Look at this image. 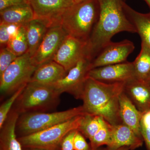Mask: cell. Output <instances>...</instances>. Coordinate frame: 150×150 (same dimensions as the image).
Returning <instances> with one entry per match:
<instances>
[{"mask_svg":"<svg viewBox=\"0 0 150 150\" xmlns=\"http://www.w3.org/2000/svg\"><path fill=\"white\" fill-rule=\"evenodd\" d=\"M98 1L99 17L88 42V51L93 59L111 42V38L115 34L124 31L137 33L124 11L125 0H98Z\"/></svg>","mask_w":150,"mask_h":150,"instance_id":"obj_1","label":"cell"},{"mask_svg":"<svg viewBox=\"0 0 150 150\" xmlns=\"http://www.w3.org/2000/svg\"><path fill=\"white\" fill-rule=\"evenodd\" d=\"M125 83H107L87 76L81 99L86 112L101 116L112 126L123 123L119 112V97Z\"/></svg>","mask_w":150,"mask_h":150,"instance_id":"obj_2","label":"cell"},{"mask_svg":"<svg viewBox=\"0 0 150 150\" xmlns=\"http://www.w3.org/2000/svg\"><path fill=\"white\" fill-rule=\"evenodd\" d=\"M99 13L98 0H86L68 8L62 15L59 24L67 35L88 42Z\"/></svg>","mask_w":150,"mask_h":150,"instance_id":"obj_3","label":"cell"},{"mask_svg":"<svg viewBox=\"0 0 150 150\" xmlns=\"http://www.w3.org/2000/svg\"><path fill=\"white\" fill-rule=\"evenodd\" d=\"M60 95L53 86L30 82L17 99L13 108L20 115L46 112L59 104Z\"/></svg>","mask_w":150,"mask_h":150,"instance_id":"obj_4","label":"cell"},{"mask_svg":"<svg viewBox=\"0 0 150 150\" xmlns=\"http://www.w3.org/2000/svg\"><path fill=\"white\" fill-rule=\"evenodd\" d=\"M86 113H87L83 105L59 112L24 113L19 117L16 124V133L19 135V137L27 136Z\"/></svg>","mask_w":150,"mask_h":150,"instance_id":"obj_5","label":"cell"},{"mask_svg":"<svg viewBox=\"0 0 150 150\" xmlns=\"http://www.w3.org/2000/svg\"><path fill=\"white\" fill-rule=\"evenodd\" d=\"M83 115L34 134L18 137V139L23 148L25 149L59 150L65 136L70 131L78 129Z\"/></svg>","mask_w":150,"mask_h":150,"instance_id":"obj_6","label":"cell"},{"mask_svg":"<svg viewBox=\"0 0 150 150\" xmlns=\"http://www.w3.org/2000/svg\"><path fill=\"white\" fill-rule=\"evenodd\" d=\"M38 67L28 52L18 56L0 77L1 95H11L25 86Z\"/></svg>","mask_w":150,"mask_h":150,"instance_id":"obj_7","label":"cell"},{"mask_svg":"<svg viewBox=\"0 0 150 150\" xmlns=\"http://www.w3.org/2000/svg\"><path fill=\"white\" fill-rule=\"evenodd\" d=\"M89 52L87 53L64 77L53 85L59 93H67L76 99H81L84 85L93 60Z\"/></svg>","mask_w":150,"mask_h":150,"instance_id":"obj_8","label":"cell"},{"mask_svg":"<svg viewBox=\"0 0 150 150\" xmlns=\"http://www.w3.org/2000/svg\"><path fill=\"white\" fill-rule=\"evenodd\" d=\"M88 52V42L67 35L53 61L62 66L68 72Z\"/></svg>","mask_w":150,"mask_h":150,"instance_id":"obj_9","label":"cell"},{"mask_svg":"<svg viewBox=\"0 0 150 150\" xmlns=\"http://www.w3.org/2000/svg\"><path fill=\"white\" fill-rule=\"evenodd\" d=\"M134 48V43L130 40H124L118 42L111 41L93 59L91 70L98 67L126 62Z\"/></svg>","mask_w":150,"mask_h":150,"instance_id":"obj_10","label":"cell"},{"mask_svg":"<svg viewBox=\"0 0 150 150\" xmlns=\"http://www.w3.org/2000/svg\"><path fill=\"white\" fill-rule=\"evenodd\" d=\"M67 33L59 24L48 29L39 48L32 56L33 62L38 67L53 61Z\"/></svg>","mask_w":150,"mask_h":150,"instance_id":"obj_11","label":"cell"},{"mask_svg":"<svg viewBox=\"0 0 150 150\" xmlns=\"http://www.w3.org/2000/svg\"><path fill=\"white\" fill-rule=\"evenodd\" d=\"M87 76L107 83L126 82L135 79L134 64L126 62L94 68L89 71Z\"/></svg>","mask_w":150,"mask_h":150,"instance_id":"obj_12","label":"cell"},{"mask_svg":"<svg viewBox=\"0 0 150 150\" xmlns=\"http://www.w3.org/2000/svg\"><path fill=\"white\" fill-rule=\"evenodd\" d=\"M35 19L48 22L51 26L59 24L62 15L73 3L71 0H28Z\"/></svg>","mask_w":150,"mask_h":150,"instance_id":"obj_13","label":"cell"},{"mask_svg":"<svg viewBox=\"0 0 150 150\" xmlns=\"http://www.w3.org/2000/svg\"><path fill=\"white\" fill-rule=\"evenodd\" d=\"M124 93L142 113L150 109V83L134 79L125 83Z\"/></svg>","mask_w":150,"mask_h":150,"instance_id":"obj_14","label":"cell"},{"mask_svg":"<svg viewBox=\"0 0 150 150\" xmlns=\"http://www.w3.org/2000/svg\"><path fill=\"white\" fill-rule=\"evenodd\" d=\"M144 140L123 123L112 126L111 140L108 147L117 149L126 146L134 150L143 145Z\"/></svg>","mask_w":150,"mask_h":150,"instance_id":"obj_15","label":"cell"},{"mask_svg":"<svg viewBox=\"0 0 150 150\" xmlns=\"http://www.w3.org/2000/svg\"><path fill=\"white\" fill-rule=\"evenodd\" d=\"M19 115L14 108L11 110L0 129V150H23L16 133V124Z\"/></svg>","mask_w":150,"mask_h":150,"instance_id":"obj_16","label":"cell"},{"mask_svg":"<svg viewBox=\"0 0 150 150\" xmlns=\"http://www.w3.org/2000/svg\"><path fill=\"white\" fill-rule=\"evenodd\" d=\"M119 112L122 123L143 139L141 132V121L143 113L137 109L123 91L119 97Z\"/></svg>","mask_w":150,"mask_h":150,"instance_id":"obj_17","label":"cell"},{"mask_svg":"<svg viewBox=\"0 0 150 150\" xmlns=\"http://www.w3.org/2000/svg\"><path fill=\"white\" fill-rule=\"evenodd\" d=\"M67 73L62 66L52 61L38 66L33 73L30 82L53 85L64 77Z\"/></svg>","mask_w":150,"mask_h":150,"instance_id":"obj_18","label":"cell"},{"mask_svg":"<svg viewBox=\"0 0 150 150\" xmlns=\"http://www.w3.org/2000/svg\"><path fill=\"white\" fill-rule=\"evenodd\" d=\"M28 44V52L31 57L35 54L51 25L48 22L34 19L23 25Z\"/></svg>","mask_w":150,"mask_h":150,"instance_id":"obj_19","label":"cell"},{"mask_svg":"<svg viewBox=\"0 0 150 150\" xmlns=\"http://www.w3.org/2000/svg\"><path fill=\"white\" fill-rule=\"evenodd\" d=\"M1 22L8 25L21 26L35 19L29 2L11 7L0 11Z\"/></svg>","mask_w":150,"mask_h":150,"instance_id":"obj_20","label":"cell"},{"mask_svg":"<svg viewBox=\"0 0 150 150\" xmlns=\"http://www.w3.org/2000/svg\"><path fill=\"white\" fill-rule=\"evenodd\" d=\"M123 9L126 16L134 25L142 41L150 48V12L143 13L135 11L124 1Z\"/></svg>","mask_w":150,"mask_h":150,"instance_id":"obj_21","label":"cell"},{"mask_svg":"<svg viewBox=\"0 0 150 150\" xmlns=\"http://www.w3.org/2000/svg\"><path fill=\"white\" fill-rule=\"evenodd\" d=\"M134 64L135 79L148 81L150 79V48L143 41L139 54Z\"/></svg>","mask_w":150,"mask_h":150,"instance_id":"obj_22","label":"cell"},{"mask_svg":"<svg viewBox=\"0 0 150 150\" xmlns=\"http://www.w3.org/2000/svg\"><path fill=\"white\" fill-rule=\"evenodd\" d=\"M104 121L101 116L86 113L82 117L78 130L90 142L102 126Z\"/></svg>","mask_w":150,"mask_h":150,"instance_id":"obj_23","label":"cell"},{"mask_svg":"<svg viewBox=\"0 0 150 150\" xmlns=\"http://www.w3.org/2000/svg\"><path fill=\"white\" fill-rule=\"evenodd\" d=\"M7 47L17 56L27 53L28 44L23 25L18 26L16 29L11 33L10 39Z\"/></svg>","mask_w":150,"mask_h":150,"instance_id":"obj_24","label":"cell"},{"mask_svg":"<svg viewBox=\"0 0 150 150\" xmlns=\"http://www.w3.org/2000/svg\"><path fill=\"white\" fill-rule=\"evenodd\" d=\"M112 125L104 120L102 126L90 141V149L94 150L103 146H108L111 140Z\"/></svg>","mask_w":150,"mask_h":150,"instance_id":"obj_25","label":"cell"},{"mask_svg":"<svg viewBox=\"0 0 150 150\" xmlns=\"http://www.w3.org/2000/svg\"><path fill=\"white\" fill-rule=\"evenodd\" d=\"M25 87L19 89L11 95V97L1 105L0 106V129L2 128L6 120L9 113L11 111L12 106L15 103L17 99L23 91Z\"/></svg>","mask_w":150,"mask_h":150,"instance_id":"obj_26","label":"cell"},{"mask_svg":"<svg viewBox=\"0 0 150 150\" xmlns=\"http://www.w3.org/2000/svg\"><path fill=\"white\" fill-rule=\"evenodd\" d=\"M18 56L7 47L1 48L0 50V77L5 71Z\"/></svg>","mask_w":150,"mask_h":150,"instance_id":"obj_27","label":"cell"},{"mask_svg":"<svg viewBox=\"0 0 150 150\" xmlns=\"http://www.w3.org/2000/svg\"><path fill=\"white\" fill-rule=\"evenodd\" d=\"M141 132L148 150H150V109L143 113L141 121Z\"/></svg>","mask_w":150,"mask_h":150,"instance_id":"obj_28","label":"cell"},{"mask_svg":"<svg viewBox=\"0 0 150 150\" xmlns=\"http://www.w3.org/2000/svg\"><path fill=\"white\" fill-rule=\"evenodd\" d=\"M78 129L70 131L65 136L61 142V150H74V139Z\"/></svg>","mask_w":150,"mask_h":150,"instance_id":"obj_29","label":"cell"},{"mask_svg":"<svg viewBox=\"0 0 150 150\" xmlns=\"http://www.w3.org/2000/svg\"><path fill=\"white\" fill-rule=\"evenodd\" d=\"M9 25L1 22L0 23V46L1 48L7 47L11 37Z\"/></svg>","mask_w":150,"mask_h":150,"instance_id":"obj_30","label":"cell"},{"mask_svg":"<svg viewBox=\"0 0 150 150\" xmlns=\"http://www.w3.org/2000/svg\"><path fill=\"white\" fill-rule=\"evenodd\" d=\"M90 146L86 142L85 137L79 131L74 139V150H90Z\"/></svg>","mask_w":150,"mask_h":150,"instance_id":"obj_31","label":"cell"},{"mask_svg":"<svg viewBox=\"0 0 150 150\" xmlns=\"http://www.w3.org/2000/svg\"><path fill=\"white\" fill-rule=\"evenodd\" d=\"M28 2V0H0V11Z\"/></svg>","mask_w":150,"mask_h":150,"instance_id":"obj_32","label":"cell"},{"mask_svg":"<svg viewBox=\"0 0 150 150\" xmlns=\"http://www.w3.org/2000/svg\"><path fill=\"white\" fill-rule=\"evenodd\" d=\"M90 150H130V149L128 147L123 146L121 147L117 148V149H113L109 147H106V148L100 147L94 150L90 149Z\"/></svg>","mask_w":150,"mask_h":150,"instance_id":"obj_33","label":"cell"},{"mask_svg":"<svg viewBox=\"0 0 150 150\" xmlns=\"http://www.w3.org/2000/svg\"><path fill=\"white\" fill-rule=\"evenodd\" d=\"M85 1H86V0H71L73 4H78V3L81 2Z\"/></svg>","mask_w":150,"mask_h":150,"instance_id":"obj_34","label":"cell"},{"mask_svg":"<svg viewBox=\"0 0 150 150\" xmlns=\"http://www.w3.org/2000/svg\"><path fill=\"white\" fill-rule=\"evenodd\" d=\"M24 150H48L46 149H25Z\"/></svg>","mask_w":150,"mask_h":150,"instance_id":"obj_35","label":"cell"},{"mask_svg":"<svg viewBox=\"0 0 150 150\" xmlns=\"http://www.w3.org/2000/svg\"><path fill=\"white\" fill-rule=\"evenodd\" d=\"M146 3L149 6V8L150 10V0H144Z\"/></svg>","mask_w":150,"mask_h":150,"instance_id":"obj_36","label":"cell"},{"mask_svg":"<svg viewBox=\"0 0 150 150\" xmlns=\"http://www.w3.org/2000/svg\"><path fill=\"white\" fill-rule=\"evenodd\" d=\"M148 81L150 83V79Z\"/></svg>","mask_w":150,"mask_h":150,"instance_id":"obj_37","label":"cell"}]
</instances>
